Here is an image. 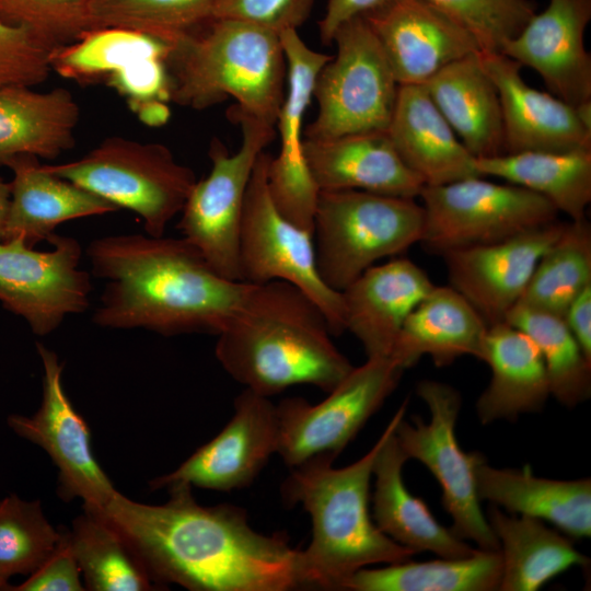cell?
Here are the masks:
<instances>
[{
	"mask_svg": "<svg viewBox=\"0 0 591 591\" xmlns=\"http://www.w3.org/2000/svg\"><path fill=\"white\" fill-rule=\"evenodd\" d=\"M217 0H88L89 31L120 27L170 47L210 20Z\"/></svg>",
	"mask_w": 591,
	"mask_h": 591,
	"instance_id": "cell-39",
	"label": "cell"
},
{
	"mask_svg": "<svg viewBox=\"0 0 591 591\" xmlns=\"http://www.w3.org/2000/svg\"><path fill=\"white\" fill-rule=\"evenodd\" d=\"M58 544L49 557L19 586H9L11 591H82L80 569L71 549L69 529L59 528Z\"/></svg>",
	"mask_w": 591,
	"mask_h": 591,
	"instance_id": "cell-45",
	"label": "cell"
},
{
	"mask_svg": "<svg viewBox=\"0 0 591 591\" xmlns=\"http://www.w3.org/2000/svg\"><path fill=\"white\" fill-rule=\"evenodd\" d=\"M363 18L399 85L424 84L447 65L479 51L466 30L427 0H394Z\"/></svg>",
	"mask_w": 591,
	"mask_h": 591,
	"instance_id": "cell-20",
	"label": "cell"
},
{
	"mask_svg": "<svg viewBox=\"0 0 591 591\" xmlns=\"http://www.w3.org/2000/svg\"><path fill=\"white\" fill-rule=\"evenodd\" d=\"M433 286L410 259L373 265L340 291L345 329L367 358L390 357L405 320Z\"/></svg>",
	"mask_w": 591,
	"mask_h": 591,
	"instance_id": "cell-23",
	"label": "cell"
},
{
	"mask_svg": "<svg viewBox=\"0 0 591 591\" xmlns=\"http://www.w3.org/2000/svg\"><path fill=\"white\" fill-rule=\"evenodd\" d=\"M228 115L240 126L241 146L230 153L220 139L211 140V171L194 184L177 229L218 274L241 281L239 237L245 195L256 160L275 139L276 127L236 105Z\"/></svg>",
	"mask_w": 591,
	"mask_h": 591,
	"instance_id": "cell-8",
	"label": "cell"
},
{
	"mask_svg": "<svg viewBox=\"0 0 591 591\" xmlns=\"http://www.w3.org/2000/svg\"><path fill=\"white\" fill-rule=\"evenodd\" d=\"M279 35L286 57L287 81L275 125L280 149L276 158H269L267 183L279 212L294 225L313 232L320 189L304 158L302 125L313 97L316 76L332 56L310 48L297 30Z\"/></svg>",
	"mask_w": 591,
	"mask_h": 591,
	"instance_id": "cell-16",
	"label": "cell"
},
{
	"mask_svg": "<svg viewBox=\"0 0 591 591\" xmlns=\"http://www.w3.org/2000/svg\"><path fill=\"white\" fill-rule=\"evenodd\" d=\"M130 105L136 111L139 119L148 126H161L170 116L169 107L164 101L148 100L130 102Z\"/></svg>",
	"mask_w": 591,
	"mask_h": 591,
	"instance_id": "cell-49",
	"label": "cell"
},
{
	"mask_svg": "<svg viewBox=\"0 0 591 591\" xmlns=\"http://www.w3.org/2000/svg\"><path fill=\"white\" fill-rule=\"evenodd\" d=\"M50 251H37L21 239L0 241V302L45 336L70 314L85 312L92 291L90 273L79 268L80 243L54 234Z\"/></svg>",
	"mask_w": 591,
	"mask_h": 591,
	"instance_id": "cell-14",
	"label": "cell"
},
{
	"mask_svg": "<svg viewBox=\"0 0 591 591\" xmlns=\"http://www.w3.org/2000/svg\"><path fill=\"white\" fill-rule=\"evenodd\" d=\"M505 322L520 329L540 350L548 375L551 395L575 407L591 394V360L572 336L563 316L522 304L514 305Z\"/></svg>",
	"mask_w": 591,
	"mask_h": 591,
	"instance_id": "cell-37",
	"label": "cell"
},
{
	"mask_svg": "<svg viewBox=\"0 0 591 591\" xmlns=\"http://www.w3.org/2000/svg\"><path fill=\"white\" fill-rule=\"evenodd\" d=\"M394 0H328L326 11L318 22L323 44H333L337 30L348 21L375 12Z\"/></svg>",
	"mask_w": 591,
	"mask_h": 591,
	"instance_id": "cell-47",
	"label": "cell"
},
{
	"mask_svg": "<svg viewBox=\"0 0 591 591\" xmlns=\"http://www.w3.org/2000/svg\"><path fill=\"white\" fill-rule=\"evenodd\" d=\"M404 370L390 357L368 358L317 404L288 397L278 405L277 453L296 467L321 454L336 457L396 389Z\"/></svg>",
	"mask_w": 591,
	"mask_h": 591,
	"instance_id": "cell-13",
	"label": "cell"
},
{
	"mask_svg": "<svg viewBox=\"0 0 591 591\" xmlns=\"http://www.w3.org/2000/svg\"><path fill=\"white\" fill-rule=\"evenodd\" d=\"M564 227L556 220L503 241L443 253L450 286L488 326L505 322Z\"/></svg>",
	"mask_w": 591,
	"mask_h": 591,
	"instance_id": "cell-18",
	"label": "cell"
},
{
	"mask_svg": "<svg viewBox=\"0 0 591 591\" xmlns=\"http://www.w3.org/2000/svg\"><path fill=\"white\" fill-rule=\"evenodd\" d=\"M60 537L46 519L40 500L11 494L0 499V590L14 575H31L54 552Z\"/></svg>",
	"mask_w": 591,
	"mask_h": 591,
	"instance_id": "cell-40",
	"label": "cell"
},
{
	"mask_svg": "<svg viewBox=\"0 0 591 591\" xmlns=\"http://www.w3.org/2000/svg\"><path fill=\"white\" fill-rule=\"evenodd\" d=\"M483 361L491 371L476 403L483 425L542 410L551 395L549 381L543 357L528 335L507 322L489 326Z\"/></svg>",
	"mask_w": 591,
	"mask_h": 591,
	"instance_id": "cell-29",
	"label": "cell"
},
{
	"mask_svg": "<svg viewBox=\"0 0 591 591\" xmlns=\"http://www.w3.org/2000/svg\"><path fill=\"white\" fill-rule=\"evenodd\" d=\"M488 327L451 286H433L405 320L390 358L403 370L424 356L437 367L449 366L463 356L483 361Z\"/></svg>",
	"mask_w": 591,
	"mask_h": 591,
	"instance_id": "cell-26",
	"label": "cell"
},
{
	"mask_svg": "<svg viewBox=\"0 0 591 591\" xmlns=\"http://www.w3.org/2000/svg\"><path fill=\"white\" fill-rule=\"evenodd\" d=\"M85 590L147 591L159 587L123 534L101 513L83 506L69 530Z\"/></svg>",
	"mask_w": 591,
	"mask_h": 591,
	"instance_id": "cell-35",
	"label": "cell"
},
{
	"mask_svg": "<svg viewBox=\"0 0 591 591\" xmlns=\"http://www.w3.org/2000/svg\"><path fill=\"white\" fill-rule=\"evenodd\" d=\"M170 101L205 109L227 97L271 126L283 102L287 65L280 35L231 19H211L170 47Z\"/></svg>",
	"mask_w": 591,
	"mask_h": 591,
	"instance_id": "cell-5",
	"label": "cell"
},
{
	"mask_svg": "<svg viewBox=\"0 0 591 591\" xmlns=\"http://www.w3.org/2000/svg\"><path fill=\"white\" fill-rule=\"evenodd\" d=\"M424 222L416 198L321 190L312 232L321 279L343 291L378 260L420 243Z\"/></svg>",
	"mask_w": 591,
	"mask_h": 591,
	"instance_id": "cell-6",
	"label": "cell"
},
{
	"mask_svg": "<svg viewBox=\"0 0 591 591\" xmlns=\"http://www.w3.org/2000/svg\"><path fill=\"white\" fill-rule=\"evenodd\" d=\"M486 518L502 559L500 591H536L571 567L589 564L569 536L542 520L507 514L494 505Z\"/></svg>",
	"mask_w": 591,
	"mask_h": 591,
	"instance_id": "cell-32",
	"label": "cell"
},
{
	"mask_svg": "<svg viewBox=\"0 0 591 591\" xmlns=\"http://www.w3.org/2000/svg\"><path fill=\"white\" fill-rule=\"evenodd\" d=\"M381 437L361 459L336 468V457L313 456L290 468L281 487L286 503L302 505L312 538L300 551L301 588L344 590L349 578L373 564L412 559L415 553L385 535L369 511L370 479Z\"/></svg>",
	"mask_w": 591,
	"mask_h": 591,
	"instance_id": "cell-4",
	"label": "cell"
},
{
	"mask_svg": "<svg viewBox=\"0 0 591 591\" xmlns=\"http://www.w3.org/2000/svg\"><path fill=\"white\" fill-rule=\"evenodd\" d=\"M478 497L513 514L555 525L570 538L591 535V480L537 477L529 466L496 468L483 457L475 467Z\"/></svg>",
	"mask_w": 591,
	"mask_h": 591,
	"instance_id": "cell-28",
	"label": "cell"
},
{
	"mask_svg": "<svg viewBox=\"0 0 591 591\" xmlns=\"http://www.w3.org/2000/svg\"><path fill=\"white\" fill-rule=\"evenodd\" d=\"M591 285V227L587 219L565 227L540 258L518 304L564 316L570 302Z\"/></svg>",
	"mask_w": 591,
	"mask_h": 591,
	"instance_id": "cell-36",
	"label": "cell"
},
{
	"mask_svg": "<svg viewBox=\"0 0 591 591\" xmlns=\"http://www.w3.org/2000/svg\"><path fill=\"white\" fill-rule=\"evenodd\" d=\"M591 0H548L501 53L534 70L552 94L571 106L591 100V55L584 34Z\"/></svg>",
	"mask_w": 591,
	"mask_h": 591,
	"instance_id": "cell-19",
	"label": "cell"
},
{
	"mask_svg": "<svg viewBox=\"0 0 591 591\" xmlns=\"http://www.w3.org/2000/svg\"><path fill=\"white\" fill-rule=\"evenodd\" d=\"M53 49L23 27L0 19V88L36 86L53 69Z\"/></svg>",
	"mask_w": 591,
	"mask_h": 591,
	"instance_id": "cell-43",
	"label": "cell"
},
{
	"mask_svg": "<svg viewBox=\"0 0 591 591\" xmlns=\"http://www.w3.org/2000/svg\"><path fill=\"white\" fill-rule=\"evenodd\" d=\"M573 108L581 125L591 132V100L579 103Z\"/></svg>",
	"mask_w": 591,
	"mask_h": 591,
	"instance_id": "cell-51",
	"label": "cell"
},
{
	"mask_svg": "<svg viewBox=\"0 0 591 591\" xmlns=\"http://www.w3.org/2000/svg\"><path fill=\"white\" fill-rule=\"evenodd\" d=\"M10 196V183H5L0 177V241H2L3 237V232L9 213Z\"/></svg>",
	"mask_w": 591,
	"mask_h": 591,
	"instance_id": "cell-50",
	"label": "cell"
},
{
	"mask_svg": "<svg viewBox=\"0 0 591 591\" xmlns=\"http://www.w3.org/2000/svg\"><path fill=\"white\" fill-rule=\"evenodd\" d=\"M5 165L12 170L13 178L2 240L21 239L34 247L48 241L66 221L118 210L109 201L49 173L36 157H18Z\"/></svg>",
	"mask_w": 591,
	"mask_h": 591,
	"instance_id": "cell-27",
	"label": "cell"
},
{
	"mask_svg": "<svg viewBox=\"0 0 591 591\" xmlns=\"http://www.w3.org/2000/svg\"><path fill=\"white\" fill-rule=\"evenodd\" d=\"M386 132L402 161L425 186L480 176L476 158L461 142L422 84L398 86Z\"/></svg>",
	"mask_w": 591,
	"mask_h": 591,
	"instance_id": "cell-25",
	"label": "cell"
},
{
	"mask_svg": "<svg viewBox=\"0 0 591 591\" xmlns=\"http://www.w3.org/2000/svg\"><path fill=\"white\" fill-rule=\"evenodd\" d=\"M304 158L321 190H364L417 198L425 186L407 167L385 131L304 139Z\"/></svg>",
	"mask_w": 591,
	"mask_h": 591,
	"instance_id": "cell-24",
	"label": "cell"
},
{
	"mask_svg": "<svg viewBox=\"0 0 591 591\" xmlns=\"http://www.w3.org/2000/svg\"><path fill=\"white\" fill-rule=\"evenodd\" d=\"M466 30L479 51L501 53L535 13L530 0H427Z\"/></svg>",
	"mask_w": 591,
	"mask_h": 591,
	"instance_id": "cell-41",
	"label": "cell"
},
{
	"mask_svg": "<svg viewBox=\"0 0 591 591\" xmlns=\"http://www.w3.org/2000/svg\"><path fill=\"white\" fill-rule=\"evenodd\" d=\"M333 43L336 54L315 79L318 111L305 138L387 130L399 84L371 26L363 16L352 19L337 30Z\"/></svg>",
	"mask_w": 591,
	"mask_h": 591,
	"instance_id": "cell-9",
	"label": "cell"
},
{
	"mask_svg": "<svg viewBox=\"0 0 591 591\" xmlns=\"http://www.w3.org/2000/svg\"><path fill=\"white\" fill-rule=\"evenodd\" d=\"M44 167L118 209L132 211L151 236L164 235L196 183L194 171L177 162L164 144L119 136L104 139L78 160Z\"/></svg>",
	"mask_w": 591,
	"mask_h": 591,
	"instance_id": "cell-7",
	"label": "cell"
},
{
	"mask_svg": "<svg viewBox=\"0 0 591 591\" xmlns=\"http://www.w3.org/2000/svg\"><path fill=\"white\" fill-rule=\"evenodd\" d=\"M407 405L406 398L381 434L372 468L375 477L372 519L385 535L415 554L431 552L445 558L470 556L477 548L440 524L426 503L405 486L403 467L408 459L397 442L395 428L404 418Z\"/></svg>",
	"mask_w": 591,
	"mask_h": 591,
	"instance_id": "cell-22",
	"label": "cell"
},
{
	"mask_svg": "<svg viewBox=\"0 0 591 591\" xmlns=\"http://www.w3.org/2000/svg\"><path fill=\"white\" fill-rule=\"evenodd\" d=\"M269 158L265 151L257 158L245 195L239 237L240 280L294 285L318 305L332 335L338 336L346 332L341 293L318 275L312 232L291 223L275 206L267 183Z\"/></svg>",
	"mask_w": 591,
	"mask_h": 591,
	"instance_id": "cell-11",
	"label": "cell"
},
{
	"mask_svg": "<svg viewBox=\"0 0 591 591\" xmlns=\"http://www.w3.org/2000/svg\"><path fill=\"white\" fill-rule=\"evenodd\" d=\"M502 573L500 551L477 548L466 557L401 561L362 568L345 583L351 591H494Z\"/></svg>",
	"mask_w": 591,
	"mask_h": 591,
	"instance_id": "cell-34",
	"label": "cell"
},
{
	"mask_svg": "<svg viewBox=\"0 0 591 591\" xmlns=\"http://www.w3.org/2000/svg\"><path fill=\"white\" fill-rule=\"evenodd\" d=\"M563 318L586 357L591 360V285L570 302Z\"/></svg>",
	"mask_w": 591,
	"mask_h": 591,
	"instance_id": "cell-48",
	"label": "cell"
},
{
	"mask_svg": "<svg viewBox=\"0 0 591 591\" xmlns=\"http://www.w3.org/2000/svg\"><path fill=\"white\" fill-rule=\"evenodd\" d=\"M163 505L128 499L116 490L90 507L126 538L158 586L193 591H289L301 588L300 549L285 532L255 531L244 509L201 506L192 486L167 488Z\"/></svg>",
	"mask_w": 591,
	"mask_h": 591,
	"instance_id": "cell-1",
	"label": "cell"
},
{
	"mask_svg": "<svg viewBox=\"0 0 591 591\" xmlns=\"http://www.w3.org/2000/svg\"><path fill=\"white\" fill-rule=\"evenodd\" d=\"M108 82L130 102L170 101V77L164 59L132 62L111 74Z\"/></svg>",
	"mask_w": 591,
	"mask_h": 591,
	"instance_id": "cell-46",
	"label": "cell"
},
{
	"mask_svg": "<svg viewBox=\"0 0 591 591\" xmlns=\"http://www.w3.org/2000/svg\"><path fill=\"white\" fill-rule=\"evenodd\" d=\"M88 0H0V19L25 28L50 49L89 32Z\"/></svg>",
	"mask_w": 591,
	"mask_h": 591,
	"instance_id": "cell-42",
	"label": "cell"
},
{
	"mask_svg": "<svg viewBox=\"0 0 591 591\" xmlns=\"http://www.w3.org/2000/svg\"><path fill=\"white\" fill-rule=\"evenodd\" d=\"M79 118V105L63 88H0V164L22 155L56 159L74 146Z\"/></svg>",
	"mask_w": 591,
	"mask_h": 591,
	"instance_id": "cell-31",
	"label": "cell"
},
{
	"mask_svg": "<svg viewBox=\"0 0 591 591\" xmlns=\"http://www.w3.org/2000/svg\"><path fill=\"white\" fill-rule=\"evenodd\" d=\"M86 256L107 280L92 318L106 328L218 335L253 286L218 274L183 236L107 235Z\"/></svg>",
	"mask_w": 591,
	"mask_h": 591,
	"instance_id": "cell-2",
	"label": "cell"
},
{
	"mask_svg": "<svg viewBox=\"0 0 591 591\" xmlns=\"http://www.w3.org/2000/svg\"><path fill=\"white\" fill-rule=\"evenodd\" d=\"M36 349L44 369L42 404L33 416L10 415L7 422L51 457L63 500L81 498L83 505L101 507L116 489L94 457L89 427L63 391L57 355L40 343Z\"/></svg>",
	"mask_w": 591,
	"mask_h": 591,
	"instance_id": "cell-15",
	"label": "cell"
},
{
	"mask_svg": "<svg viewBox=\"0 0 591 591\" xmlns=\"http://www.w3.org/2000/svg\"><path fill=\"white\" fill-rule=\"evenodd\" d=\"M170 46L141 32L106 27L84 33L78 40L53 50L51 69L63 78L89 80L113 74L143 59L166 60Z\"/></svg>",
	"mask_w": 591,
	"mask_h": 591,
	"instance_id": "cell-38",
	"label": "cell"
},
{
	"mask_svg": "<svg viewBox=\"0 0 591 591\" xmlns=\"http://www.w3.org/2000/svg\"><path fill=\"white\" fill-rule=\"evenodd\" d=\"M425 213L420 243L443 253L507 240L557 220V209L544 197L513 184L483 176L424 186Z\"/></svg>",
	"mask_w": 591,
	"mask_h": 591,
	"instance_id": "cell-10",
	"label": "cell"
},
{
	"mask_svg": "<svg viewBox=\"0 0 591 591\" xmlns=\"http://www.w3.org/2000/svg\"><path fill=\"white\" fill-rule=\"evenodd\" d=\"M417 395L427 405L430 420L414 416L410 424L402 418L395 428L401 449L408 460L421 462L440 484L443 508L452 519L451 531L480 549L499 551L476 488L475 467L484 456L464 452L456 439L460 393L447 383L422 380Z\"/></svg>",
	"mask_w": 591,
	"mask_h": 591,
	"instance_id": "cell-12",
	"label": "cell"
},
{
	"mask_svg": "<svg viewBox=\"0 0 591 591\" xmlns=\"http://www.w3.org/2000/svg\"><path fill=\"white\" fill-rule=\"evenodd\" d=\"M422 85L475 158L503 153L499 95L480 63L478 51L447 65Z\"/></svg>",
	"mask_w": 591,
	"mask_h": 591,
	"instance_id": "cell-30",
	"label": "cell"
},
{
	"mask_svg": "<svg viewBox=\"0 0 591 591\" xmlns=\"http://www.w3.org/2000/svg\"><path fill=\"white\" fill-rule=\"evenodd\" d=\"M279 442L276 405L244 389L225 427L175 471L150 482L152 489L189 485L217 491L241 489L256 478Z\"/></svg>",
	"mask_w": 591,
	"mask_h": 591,
	"instance_id": "cell-17",
	"label": "cell"
},
{
	"mask_svg": "<svg viewBox=\"0 0 591 591\" xmlns=\"http://www.w3.org/2000/svg\"><path fill=\"white\" fill-rule=\"evenodd\" d=\"M314 0H217L211 19L252 23L280 34L298 30L309 18Z\"/></svg>",
	"mask_w": 591,
	"mask_h": 591,
	"instance_id": "cell-44",
	"label": "cell"
},
{
	"mask_svg": "<svg viewBox=\"0 0 591 591\" xmlns=\"http://www.w3.org/2000/svg\"><path fill=\"white\" fill-rule=\"evenodd\" d=\"M327 320L301 289L282 280L253 285L217 335L215 352L239 383L266 397L310 384L331 392L354 369Z\"/></svg>",
	"mask_w": 591,
	"mask_h": 591,
	"instance_id": "cell-3",
	"label": "cell"
},
{
	"mask_svg": "<svg viewBox=\"0 0 591 591\" xmlns=\"http://www.w3.org/2000/svg\"><path fill=\"white\" fill-rule=\"evenodd\" d=\"M500 101L503 153L591 150V132L573 106L529 85L521 65L502 53L478 51Z\"/></svg>",
	"mask_w": 591,
	"mask_h": 591,
	"instance_id": "cell-21",
	"label": "cell"
},
{
	"mask_svg": "<svg viewBox=\"0 0 591 591\" xmlns=\"http://www.w3.org/2000/svg\"><path fill=\"white\" fill-rule=\"evenodd\" d=\"M480 176H494L546 198L571 221L587 219L591 150L522 151L476 158Z\"/></svg>",
	"mask_w": 591,
	"mask_h": 591,
	"instance_id": "cell-33",
	"label": "cell"
}]
</instances>
